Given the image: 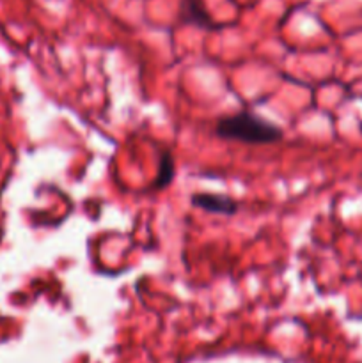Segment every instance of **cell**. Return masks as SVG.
<instances>
[{"label":"cell","mask_w":362,"mask_h":363,"mask_svg":"<svg viewBox=\"0 0 362 363\" xmlns=\"http://www.w3.org/2000/svg\"><path fill=\"white\" fill-rule=\"evenodd\" d=\"M215 131L224 140H236L243 144H273L283 138L280 128L251 112L222 117L216 123Z\"/></svg>","instance_id":"1"},{"label":"cell","mask_w":362,"mask_h":363,"mask_svg":"<svg viewBox=\"0 0 362 363\" xmlns=\"http://www.w3.org/2000/svg\"><path fill=\"white\" fill-rule=\"evenodd\" d=\"M180 21L185 25H194V27L212 30L219 27L212 14L206 9L204 0H181L180 2Z\"/></svg>","instance_id":"2"},{"label":"cell","mask_w":362,"mask_h":363,"mask_svg":"<svg viewBox=\"0 0 362 363\" xmlns=\"http://www.w3.org/2000/svg\"><path fill=\"white\" fill-rule=\"evenodd\" d=\"M192 204L204 211L213 213V215H226L233 216L238 213V202L233 201L226 195H213V194H195L192 195Z\"/></svg>","instance_id":"3"},{"label":"cell","mask_w":362,"mask_h":363,"mask_svg":"<svg viewBox=\"0 0 362 363\" xmlns=\"http://www.w3.org/2000/svg\"><path fill=\"white\" fill-rule=\"evenodd\" d=\"M174 177V162L172 156L169 152H163L162 158H160V169L156 174L155 179V188H163L170 183V179Z\"/></svg>","instance_id":"4"}]
</instances>
